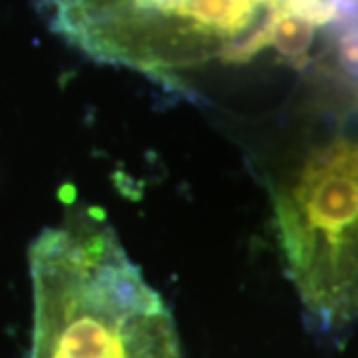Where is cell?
<instances>
[{
	"label": "cell",
	"instance_id": "cell-1",
	"mask_svg": "<svg viewBox=\"0 0 358 358\" xmlns=\"http://www.w3.org/2000/svg\"><path fill=\"white\" fill-rule=\"evenodd\" d=\"M30 271V358H181L166 301L92 211L44 231Z\"/></svg>",
	"mask_w": 358,
	"mask_h": 358
},
{
	"label": "cell",
	"instance_id": "cell-2",
	"mask_svg": "<svg viewBox=\"0 0 358 358\" xmlns=\"http://www.w3.org/2000/svg\"><path fill=\"white\" fill-rule=\"evenodd\" d=\"M289 0H40L52 30L90 58L189 90L205 72L271 54Z\"/></svg>",
	"mask_w": 358,
	"mask_h": 358
},
{
	"label": "cell",
	"instance_id": "cell-3",
	"mask_svg": "<svg viewBox=\"0 0 358 358\" xmlns=\"http://www.w3.org/2000/svg\"><path fill=\"white\" fill-rule=\"evenodd\" d=\"M275 229L308 320L336 334L358 319V128L327 129L271 185Z\"/></svg>",
	"mask_w": 358,
	"mask_h": 358
}]
</instances>
